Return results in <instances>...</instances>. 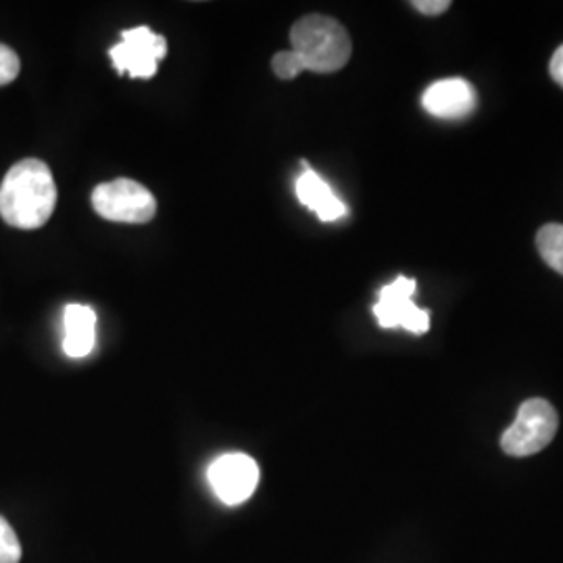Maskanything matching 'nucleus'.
<instances>
[{
	"label": "nucleus",
	"instance_id": "obj_1",
	"mask_svg": "<svg viewBox=\"0 0 563 563\" xmlns=\"http://www.w3.org/2000/svg\"><path fill=\"white\" fill-rule=\"evenodd\" d=\"M57 207V184L41 159L15 163L0 184V218L20 230H36Z\"/></svg>",
	"mask_w": 563,
	"mask_h": 563
},
{
	"label": "nucleus",
	"instance_id": "obj_2",
	"mask_svg": "<svg viewBox=\"0 0 563 563\" xmlns=\"http://www.w3.org/2000/svg\"><path fill=\"white\" fill-rule=\"evenodd\" d=\"M290 42L302 67L316 74L341 71L353 53L344 25L328 15H307L297 21L290 30Z\"/></svg>",
	"mask_w": 563,
	"mask_h": 563
},
{
	"label": "nucleus",
	"instance_id": "obj_3",
	"mask_svg": "<svg viewBox=\"0 0 563 563\" xmlns=\"http://www.w3.org/2000/svg\"><path fill=\"white\" fill-rule=\"evenodd\" d=\"M560 418L547 399H528L520 405L518 418L501 437V449L511 457H530L547 449L558 434Z\"/></svg>",
	"mask_w": 563,
	"mask_h": 563
},
{
	"label": "nucleus",
	"instance_id": "obj_4",
	"mask_svg": "<svg viewBox=\"0 0 563 563\" xmlns=\"http://www.w3.org/2000/svg\"><path fill=\"white\" fill-rule=\"evenodd\" d=\"M92 207L104 220L118 223H146L157 213L155 197L139 181L125 178L97 186Z\"/></svg>",
	"mask_w": 563,
	"mask_h": 563
},
{
	"label": "nucleus",
	"instance_id": "obj_5",
	"mask_svg": "<svg viewBox=\"0 0 563 563\" xmlns=\"http://www.w3.org/2000/svg\"><path fill=\"white\" fill-rule=\"evenodd\" d=\"M165 55L167 41L159 34H153L146 25L123 30L121 42L109 51L115 69L120 74H130V78L136 80H151Z\"/></svg>",
	"mask_w": 563,
	"mask_h": 563
},
{
	"label": "nucleus",
	"instance_id": "obj_6",
	"mask_svg": "<svg viewBox=\"0 0 563 563\" xmlns=\"http://www.w3.org/2000/svg\"><path fill=\"white\" fill-rule=\"evenodd\" d=\"M418 282L399 276L378 292L374 316L383 328H405L411 334L430 330V313L413 302Z\"/></svg>",
	"mask_w": 563,
	"mask_h": 563
},
{
	"label": "nucleus",
	"instance_id": "obj_7",
	"mask_svg": "<svg viewBox=\"0 0 563 563\" xmlns=\"http://www.w3.org/2000/svg\"><path fill=\"white\" fill-rule=\"evenodd\" d=\"M260 465L244 453H225L207 470V478L218 499L232 507L253 497L260 486Z\"/></svg>",
	"mask_w": 563,
	"mask_h": 563
},
{
	"label": "nucleus",
	"instance_id": "obj_8",
	"mask_svg": "<svg viewBox=\"0 0 563 563\" xmlns=\"http://www.w3.org/2000/svg\"><path fill=\"white\" fill-rule=\"evenodd\" d=\"M423 109L439 120H465L478 107V95L474 86L463 78H446L426 88Z\"/></svg>",
	"mask_w": 563,
	"mask_h": 563
},
{
	"label": "nucleus",
	"instance_id": "obj_9",
	"mask_svg": "<svg viewBox=\"0 0 563 563\" xmlns=\"http://www.w3.org/2000/svg\"><path fill=\"white\" fill-rule=\"evenodd\" d=\"M305 172L297 178L295 190H297V199L313 211L322 222H339L349 211L344 207V202L332 192V188L311 169L307 167V163H302Z\"/></svg>",
	"mask_w": 563,
	"mask_h": 563
},
{
	"label": "nucleus",
	"instance_id": "obj_10",
	"mask_svg": "<svg viewBox=\"0 0 563 563\" xmlns=\"http://www.w3.org/2000/svg\"><path fill=\"white\" fill-rule=\"evenodd\" d=\"M65 336L63 351L71 360H81L92 353L97 341V313L88 305H67L65 307Z\"/></svg>",
	"mask_w": 563,
	"mask_h": 563
},
{
	"label": "nucleus",
	"instance_id": "obj_11",
	"mask_svg": "<svg viewBox=\"0 0 563 563\" xmlns=\"http://www.w3.org/2000/svg\"><path fill=\"white\" fill-rule=\"evenodd\" d=\"M537 249L543 262L563 276V225L547 223L537 234Z\"/></svg>",
	"mask_w": 563,
	"mask_h": 563
},
{
	"label": "nucleus",
	"instance_id": "obj_12",
	"mask_svg": "<svg viewBox=\"0 0 563 563\" xmlns=\"http://www.w3.org/2000/svg\"><path fill=\"white\" fill-rule=\"evenodd\" d=\"M21 543L13 526L0 516V563H20Z\"/></svg>",
	"mask_w": 563,
	"mask_h": 563
},
{
	"label": "nucleus",
	"instance_id": "obj_13",
	"mask_svg": "<svg viewBox=\"0 0 563 563\" xmlns=\"http://www.w3.org/2000/svg\"><path fill=\"white\" fill-rule=\"evenodd\" d=\"M272 67L280 80H295L301 71H305L302 60L292 51H282L278 55H274Z\"/></svg>",
	"mask_w": 563,
	"mask_h": 563
},
{
	"label": "nucleus",
	"instance_id": "obj_14",
	"mask_svg": "<svg viewBox=\"0 0 563 563\" xmlns=\"http://www.w3.org/2000/svg\"><path fill=\"white\" fill-rule=\"evenodd\" d=\"M21 63L18 53L7 44H0V86H7L20 76Z\"/></svg>",
	"mask_w": 563,
	"mask_h": 563
},
{
	"label": "nucleus",
	"instance_id": "obj_15",
	"mask_svg": "<svg viewBox=\"0 0 563 563\" xmlns=\"http://www.w3.org/2000/svg\"><path fill=\"white\" fill-rule=\"evenodd\" d=\"M449 7H451L449 0H416L413 2V9H418L422 15H430V18L443 15L449 11Z\"/></svg>",
	"mask_w": 563,
	"mask_h": 563
},
{
	"label": "nucleus",
	"instance_id": "obj_16",
	"mask_svg": "<svg viewBox=\"0 0 563 563\" xmlns=\"http://www.w3.org/2000/svg\"><path fill=\"white\" fill-rule=\"evenodd\" d=\"M549 71H551V78L558 81L563 88V46H560L553 55V59L549 63Z\"/></svg>",
	"mask_w": 563,
	"mask_h": 563
}]
</instances>
